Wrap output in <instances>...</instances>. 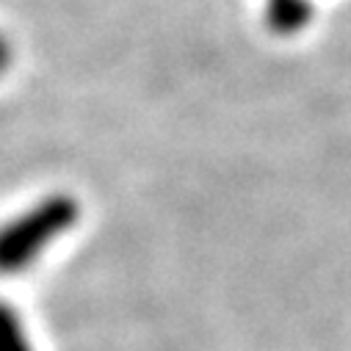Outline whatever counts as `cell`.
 <instances>
[{"label": "cell", "mask_w": 351, "mask_h": 351, "mask_svg": "<svg viewBox=\"0 0 351 351\" xmlns=\"http://www.w3.org/2000/svg\"><path fill=\"white\" fill-rule=\"evenodd\" d=\"M0 351H36L23 315L3 299H0Z\"/></svg>", "instance_id": "cell-2"}, {"label": "cell", "mask_w": 351, "mask_h": 351, "mask_svg": "<svg viewBox=\"0 0 351 351\" xmlns=\"http://www.w3.org/2000/svg\"><path fill=\"white\" fill-rule=\"evenodd\" d=\"M3 64H6V50H3V45H0V69H3Z\"/></svg>", "instance_id": "cell-3"}, {"label": "cell", "mask_w": 351, "mask_h": 351, "mask_svg": "<svg viewBox=\"0 0 351 351\" xmlns=\"http://www.w3.org/2000/svg\"><path fill=\"white\" fill-rule=\"evenodd\" d=\"M80 221V202L64 191L47 194L14 219L0 224V274H20L36 266Z\"/></svg>", "instance_id": "cell-1"}]
</instances>
